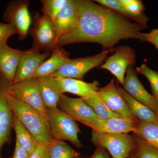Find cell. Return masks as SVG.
Instances as JSON below:
<instances>
[{
  "mask_svg": "<svg viewBox=\"0 0 158 158\" xmlns=\"http://www.w3.org/2000/svg\"><path fill=\"white\" fill-rule=\"evenodd\" d=\"M29 34L33 38V48L39 51L51 52L56 47V37L52 22L47 15L36 13Z\"/></svg>",
  "mask_w": 158,
  "mask_h": 158,
  "instance_id": "6",
  "label": "cell"
},
{
  "mask_svg": "<svg viewBox=\"0 0 158 158\" xmlns=\"http://www.w3.org/2000/svg\"><path fill=\"white\" fill-rule=\"evenodd\" d=\"M99 95L111 111L124 118L137 121L129 110L127 103L118 91L114 80H111L103 88H100Z\"/></svg>",
  "mask_w": 158,
  "mask_h": 158,
  "instance_id": "12",
  "label": "cell"
},
{
  "mask_svg": "<svg viewBox=\"0 0 158 158\" xmlns=\"http://www.w3.org/2000/svg\"><path fill=\"white\" fill-rule=\"evenodd\" d=\"M94 2L118 12L131 20L147 27L148 18L146 15H140L131 12L123 6L118 0H96Z\"/></svg>",
  "mask_w": 158,
  "mask_h": 158,
  "instance_id": "25",
  "label": "cell"
},
{
  "mask_svg": "<svg viewBox=\"0 0 158 158\" xmlns=\"http://www.w3.org/2000/svg\"><path fill=\"white\" fill-rule=\"evenodd\" d=\"M123 85V89L132 97L147 106L157 114L158 101L144 88L133 66L128 67Z\"/></svg>",
  "mask_w": 158,
  "mask_h": 158,
  "instance_id": "10",
  "label": "cell"
},
{
  "mask_svg": "<svg viewBox=\"0 0 158 158\" xmlns=\"http://www.w3.org/2000/svg\"><path fill=\"white\" fill-rule=\"evenodd\" d=\"M51 52L40 53V51L33 48L24 51L11 83H18L30 78L41 63L51 56Z\"/></svg>",
  "mask_w": 158,
  "mask_h": 158,
  "instance_id": "13",
  "label": "cell"
},
{
  "mask_svg": "<svg viewBox=\"0 0 158 158\" xmlns=\"http://www.w3.org/2000/svg\"><path fill=\"white\" fill-rule=\"evenodd\" d=\"M135 61L136 55L134 50L128 46H121L115 49L114 53L107 59L98 68L110 71L123 85L128 67L135 65Z\"/></svg>",
  "mask_w": 158,
  "mask_h": 158,
  "instance_id": "9",
  "label": "cell"
},
{
  "mask_svg": "<svg viewBox=\"0 0 158 158\" xmlns=\"http://www.w3.org/2000/svg\"><path fill=\"white\" fill-rule=\"evenodd\" d=\"M81 98L90 106L100 119L122 117L108 107L101 98L98 91H94L87 96Z\"/></svg>",
  "mask_w": 158,
  "mask_h": 158,
  "instance_id": "23",
  "label": "cell"
},
{
  "mask_svg": "<svg viewBox=\"0 0 158 158\" xmlns=\"http://www.w3.org/2000/svg\"><path fill=\"white\" fill-rule=\"evenodd\" d=\"M137 73L141 74L147 78L150 84L153 95L158 101V72L150 69L146 64H141L136 68Z\"/></svg>",
  "mask_w": 158,
  "mask_h": 158,
  "instance_id": "29",
  "label": "cell"
},
{
  "mask_svg": "<svg viewBox=\"0 0 158 158\" xmlns=\"http://www.w3.org/2000/svg\"><path fill=\"white\" fill-rule=\"evenodd\" d=\"M49 144L38 142L37 148L29 158H48Z\"/></svg>",
  "mask_w": 158,
  "mask_h": 158,
  "instance_id": "32",
  "label": "cell"
},
{
  "mask_svg": "<svg viewBox=\"0 0 158 158\" xmlns=\"http://www.w3.org/2000/svg\"><path fill=\"white\" fill-rule=\"evenodd\" d=\"M16 34L17 31L14 26L7 23H0V46L7 44L9 37Z\"/></svg>",
  "mask_w": 158,
  "mask_h": 158,
  "instance_id": "31",
  "label": "cell"
},
{
  "mask_svg": "<svg viewBox=\"0 0 158 158\" xmlns=\"http://www.w3.org/2000/svg\"><path fill=\"white\" fill-rule=\"evenodd\" d=\"M37 78L43 102L45 108L58 107L60 96L64 93L57 79L52 76Z\"/></svg>",
  "mask_w": 158,
  "mask_h": 158,
  "instance_id": "18",
  "label": "cell"
},
{
  "mask_svg": "<svg viewBox=\"0 0 158 158\" xmlns=\"http://www.w3.org/2000/svg\"><path fill=\"white\" fill-rule=\"evenodd\" d=\"M79 152L61 140L54 139L49 144L48 158H81Z\"/></svg>",
  "mask_w": 158,
  "mask_h": 158,
  "instance_id": "26",
  "label": "cell"
},
{
  "mask_svg": "<svg viewBox=\"0 0 158 158\" xmlns=\"http://www.w3.org/2000/svg\"><path fill=\"white\" fill-rule=\"evenodd\" d=\"M69 58V53L62 47H56L49 57L41 63L31 78L52 76Z\"/></svg>",
  "mask_w": 158,
  "mask_h": 158,
  "instance_id": "19",
  "label": "cell"
},
{
  "mask_svg": "<svg viewBox=\"0 0 158 158\" xmlns=\"http://www.w3.org/2000/svg\"><path fill=\"white\" fill-rule=\"evenodd\" d=\"M23 52L11 48L7 44L0 46V73L10 83L14 80Z\"/></svg>",
  "mask_w": 158,
  "mask_h": 158,
  "instance_id": "17",
  "label": "cell"
},
{
  "mask_svg": "<svg viewBox=\"0 0 158 158\" xmlns=\"http://www.w3.org/2000/svg\"><path fill=\"white\" fill-rule=\"evenodd\" d=\"M91 141L97 147L106 149L112 158H127L134 151V138L128 134H107L92 130Z\"/></svg>",
  "mask_w": 158,
  "mask_h": 158,
  "instance_id": "4",
  "label": "cell"
},
{
  "mask_svg": "<svg viewBox=\"0 0 158 158\" xmlns=\"http://www.w3.org/2000/svg\"><path fill=\"white\" fill-rule=\"evenodd\" d=\"M113 50L114 49L106 50L91 56L69 58L52 76L55 78H70L83 81L88 72L101 65L107 59L108 54Z\"/></svg>",
  "mask_w": 158,
  "mask_h": 158,
  "instance_id": "5",
  "label": "cell"
},
{
  "mask_svg": "<svg viewBox=\"0 0 158 158\" xmlns=\"http://www.w3.org/2000/svg\"><path fill=\"white\" fill-rule=\"evenodd\" d=\"M133 134L140 136L158 149V123L138 120Z\"/></svg>",
  "mask_w": 158,
  "mask_h": 158,
  "instance_id": "24",
  "label": "cell"
},
{
  "mask_svg": "<svg viewBox=\"0 0 158 158\" xmlns=\"http://www.w3.org/2000/svg\"><path fill=\"white\" fill-rule=\"evenodd\" d=\"M137 121L119 117L88 120L84 122L82 124L91 128L93 130L102 133L128 134L134 131Z\"/></svg>",
  "mask_w": 158,
  "mask_h": 158,
  "instance_id": "14",
  "label": "cell"
},
{
  "mask_svg": "<svg viewBox=\"0 0 158 158\" xmlns=\"http://www.w3.org/2000/svg\"><path fill=\"white\" fill-rule=\"evenodd\" d=\"M119 2L129 11L138 15H145L144 7L142 1L140 0H118Z\"/></svg>",
  "mask_w": 158,
  "mask_h": 158,
  "instance_id": "30",
  "label": "cell"
},
{
  "mask_svg": "<svg viewBox=\"0 0 158 158\" xmlns=\"http://www.w3.org/2000/svg\"><path fill=\"white\" fill-rule=\"evenodd\" d=\"M140 36L143 37L144 41L152 44L158 51V28L153 29L148 33H140Z\"/></svg>",
  "mask_w": 158,
  "mask_h": 158,
  "instance_id": "33",
  "label": "cell"
},
{
  "mask_svg": "<svg viewBox=\"0 0 158 158\" xmlns=\"http://www.w3.org/2000/svg\"><path fill=\"white\" fill-rule=\"evenodd\" d=\"M13 128L16 134V141L31 155L38 145V141L15 115L13 116Z\"/></svg>",
  "mask_w": 158,
  "mask_h": 158,
  "instance_id": "22",
  "label": "cell"
},
{
  "mask_svg": "<svg viewBox=\"0 0 158 158\" xmlns=\"http://www.w3.org/2000/svg\"><path fill=\"white\" fill-rule=\"evenodd\" d=\"M59 82L62 92H69L81 96H87L94 91H98L99 84L97 81L87 83L81 80L70 78H56Z\"/></svg>",
  "mask_w": 158,
  "mask_h": 158,
  "instance_id": "20",
  "label": "cell"
},
{
  "mask_svg": "<svg viewBox=\"0 0 158 158\" xmlns=\"http://www.w3.org/2000/svg\"><path fill=\"white\" fill-rule=\"evenodd\" d=\"M127 158H137V157H136V156H135V154L134 153V152H133L131 153V155H130Z\"/></svg>",
  "mask_w": 158,
  "mask_h": 158,
  "instance_id": "36",
  "label": "cell"
},
{
  "mask_svg": "<svg viewBox=\"0 0 158 158\" xmlns=\"http://www.w3.org/2000/svg\"><path fill=\"white\" fill-rule=\"evenodd\" d=\"M78 15L76 1L68 0L52 22L56 37V44L59 38L73 27L76 23Z\"/></svg>",
  "mask_w": 158,
  "mask_h": 158,
  "instance_id": "16",
  "label": "cell"
},
{
  "mask_svg": "<svg viewBox=\"0 0 158 158\" xmlns=\"http://www.w3.org/2000/svg\"><path fill=\"white\" fill-rule=\"evenodd\" d=\"M7 90L19 100L45 113L37 78H30L22 81L11 83Z\"/></svg>",
  "mask_w": 158,
  "mask_h": 158,
  "instance_id": "7",
  "label": "cell"
},
{
  "mask_svg": "<svg viewBox=\"0 0 158 158\" xmlns=\"http://www.w3.org/2000/svg\"><path fill=\"white\" fill-rule=\"evenodd\" d=\"M78 10L76 23L58 40L56 46L77 43H96L113 49L122 40L144 41L140 33L147 27L135 22L107 7L89 0H76Z\"/></svg>",
  "mask_w": 158,
  "mask_h": 158,
  "instance_id": "1",
  "label": "cell"
},
{
  "mask_svg": "<svg viewBox=\"0 0 158 158\" xmlns=\"http://www.w3.org/2000/svg\"><path fill=\"white\" fill-rule=\"evenodd\" d=\"M28 1H16L9 3L3 14V19L14 26L20 40L25 39L29 34L32 20L29 13Z\"/></svg>",
  "mask_w": 158,
  "mask_h": 158,
  "instance_id": "8",
  "label": "cell"
},
{
  "mask_svg": "<svg viewBox=\"0 0 158 158\" xmlns=\"http://www.w3.org/2000/svg\"><path fill=\"white\" fill-rule=\"evenodd\" d=\"M45 113L54 139L66 140L79 148L84 147L78 138L81 130L74 118L58 107L46 108Z\"/></svg>",
  "mask_w": 158,
  "mask_h": 158,
  "instance_id": "3",
  "label": "cell"
},
{
  "mask_svg": "<svg viewBox=\"0 0 158 158\" xmlns=\"http://www.w3.org/2000/svg\"><path fill=\"white\" fill-rule=\"evenodd\" d=\"M156 116H157V123H158V113H157Z\"/></svg>",
  "mask_w": 158,
  "mask_h": 158,
  "instance_id": "37",
  "label": "cell"
},
{
  "mask_svg": "<svg viewBox=\"0 0 158 158\" xmlns=\"http://www.w3.org/2000/svg\"><path fill=\"white\" fill-rule=\"evenodd\" d=\"M30 155L29 153L20 145L17 141L15 142V148L12 158H29Z\"/></svg>",
  "mask_w": 158,
  "mask_h": 158,
  "instance_id": "34",
  "label": "cell"
},
{
  "mask_svg": "<svg viewBox=\"0 0 158 158\" xmlns=\"http://www.w3.org/2000/svg\"><path fill=\"white\" fill-rule=\"evenodd\" d=\"M83 158H111L109 153L104 148L101 147H97L93 154L88 157Z\"/></svg>",
  "mask_w": 158,
  "mask_h": 158,
  "instance_id": "35",
  "label": "cell"
},
{
  "mask_svg": "<svg viewBox=\"0 0 158 158\" xmlns=\"http://www.w3.org/2000/svg\"><path fill=\"white\" fill-rule=\"evenodd\" d=\"M134 140L133 152L137 158H158V149L140 136L132 135Z\"/></svg>",
  "mask_w": 158,
  "mask_h": 158,
  "instance_id": "27",
  "label": "cell"
},
{
  "mask_svg": "<svg viewBox=\"0 0 158 158\" xmlns=\"http://www.w3.org/2000/svg\"><path fill=\"white\" fill-rule=\"evenodd\" d=\"M58 106L76 121L82 123L87 120L100 119L81 97L72 98L63 94L60 96Z\"/></svg>",
  "mask_w": 158,
  "mask_h": 158,
  "instance_id": "15",
  "label": "cell"
},
{
  "mask_svg": "<svg viewBox=\"0 0 158 158\" xmlns=\"http://www.w3.org/2000/svg\"><path fill=\"white\" fill-rule=\"evenodd\" d=\"M68 0H41L43 14L48 16L53 21L57 14Z\"/></svg>",
  "mask_w": 158,
  "mask_h": 158,
  "instance_id": "28",
  "label": "cell"
},
{
  "mask_svg": "<svg viewBox=\"0 0 158 158\" xmlns=\"http://www.w3.org/2000/svg\"><path fill=\"white\" fill-rule=\"evenodd\" d=\"M6 97L13 114L38 142L49 144L54 140L46 113L16 98L8 93V90Z\"/></svg>",
  "mask_w": 158,
  "mask_h": 158,
  "instance_id": "2",
  "label": "cell"
},
{
  "mask_svg": "<svg viewBox=\"0 0 158 158\" xmlns=\"http://www.w3.org/2000/svg\"><path fill=\"white\" fill-rule=\"evenodd\" d=\"M118 91L127 103L133 116L137 120L157 123L156 114L142 103L132 97L123 89L118 87Z\"/></svg>",
  "mask_w": 158,
  "mask_h": 158,
  "instance_id": "21",
  "label": "cell"
},
{
  "mask_svg": "<svg viewBox=\"0 0 158 158\" xmlns=\"http://www.w3.org/2000/svg\"><path fill=\"white\" fill-rule=\"evenodd\" d=\"M10 84L0 73V158H2L3 146L11 140V129L13 128L14 114L9 107L6 97Z\"/></svg>",
  "mask_w": 158,
  "mask_h": 158,
  "instance_id": "11",
  "label": "cell"
}]
</instances>
